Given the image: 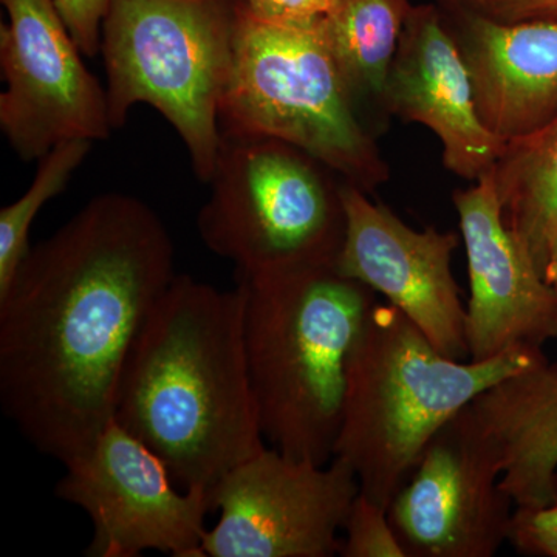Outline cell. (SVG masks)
I'll list each match as a JSON object with an SVG mask.
<instances>
[{
	"mask_svg": "<svg viewBox=\"0 0 557 557\" xmlns=\"http://www.w3.org/2000/svg\"><path fill=\"white\" fill-rule=\"evenodd\" d=\"M175 276L170 231L127 194L94 197L28 249L0 292V405L40 454L65 465L95 445Z\"/></svg>",
	"mask_w": 557,
	"mask_h": 557,
	"instance_id": "cell-1",
	"label": "cell"
},
{
	"mask_svg": "<svg viewBox=\"0 0 557 557\" xmlns=\"http://www.w3.org/2000/svg\"><path fill=\"white\" fill-rule=\"evenodd\" d=\"M247 292L177 274L137 341L115 420L186 490H212L265 449L245 346Z\"/></svg>",
	"mask_w": 557,
	"mask_h": 557,
	"instance_id": "cell-2",
	"label": "cell"
},
{
	"mask_svg": "<svg viewBox=\"0 0 557 557\" xmlns=\"http://www.w3.org/2000/svg\"><path fill=\"white\" fill-rule=\"evenodd\" d=\"M237 282L247 292L245 346L263 437L285 456L330 463L348 361L375 292L335 265Z\"/></svg>",
	"mask_w": 557,
	"mask_h": 557,
	"instance_id": "cell-3",
	"label": "cell"
},
{
	"mask_svg": "<svg viewBox=\"0 0 557 557\" xmlns=\"http://www.w3.org/2000/svg\"><path fill=\"white\" fill-rule=\"evenodd\" d=\"M545 358L518 348L486 361H457L397 307L376 302L348 361L333 458L354 469L362 496L387 509L443 424Z\"/></svg>",
	"mask_w": 557,
	"mask_h": 557,
	"instance_id": "cell-4",
	"label": "cell"
},
{
	"mask_svg": "<svg viewBox=\"0 0 557 557\" xmlns=\"http://www.w3.org/2000/svg\"><path fill=\"white\" fill-rule=\"evenodd\" d=\"M321 17L262 20L234 0L233 65L220 101V132L281 139L361 189L379 182V156L355 115Z\"/></svg>",
	"mask_w": 557,
	"mask_h": 557,
	"instance_id": "cell-5",
	"label": "cell"
},
{
	"mask_svg": "<svg viewBox=\"0 0 557 557\" xmlns=\"http://www.w3.org/2000/svg\"><path fill=\"white\" fill-rule=\"evenodd\" d=\"M233 40L234 0H110L101 53L113 131L134 106L149 104L185 143L196 177L209 183Z\"/></svg>",
	"mask_w": 557,
	"mask_h": 557,
	"instance_id": "cell-6",
	"label": "cell"
},
{
	"mask_svg": "<svg viewBox=\"0 0 557 557\" xmlns=\"http://www.w3.org/2000/svg\"><path fill=\"white\" fill-rule=\"evenodd\" d=\"M324 166L281 139L220 132L197 218L205 247L233 262L237 278L335 265L346 215Z\"/></svg>",
	"mask_w": 557,
	"mask_h": 557,
	"instance_id": "cell-7",
	"label": "cell"
},
{
	"mask_svg": "<svg viewBox=\"0 0 557 557\" xmlns=\"http://www.w3.org/2000/svg\"><path fill=\"white\" fill-rule=\"evenodd\" d=\"M64 468L54 493L90 519L87 556L160 552L203 557L205 520L212 511L208 491H178L166 463L115 418L86 454Z\"/></svg>",
	"mask_w": 557,
	"mask_h": 557,
	"instance_id": "cell-8",
	"label": "cell"
},
{
	"mask_svg": "<svg viewBox=\"0 0 557 557\" xmlns=\"http://www.w3.org/2000/svg\"><path fill=\"white\" fill-rule=\"evenodd\" d=\"M359 494L354 469L339 458L311 463L265 448L212 490L219 520L203 557H333Z\"/></svg>",
	"mask_w": 557,
	"mask_h": 557,
	"instance_id": "cell-9",
	"label": "cell"
},
{
	"mask_svg": "<svg viewBox=\"0 0 557 557\" xmlns=\"http://www.w3.org/2000/svg\"><path fill=\"white\" fill-rule=\"evenodd\" d=\"M0 129L24 161L70 139L112 135L108 94L87 70L54 0H2Z\"/></svg>",
	"mask_w": 557,
	"mask_h": 557,
	"instance_id": "cell-10",
	"label": "cell"
},
{
	"mask_svg": "<svg viewBox=\"0 0 557 557\" xmlns=\"http://www.w3.org/2000/svg\"><path fill=\"white\" fill-rule=\"evenodd\" d=\"M515 509L468 405L428 443L387 515L406 557H493Z\"/></svg>",
	"mask_w": 557,
	"mask_h": 557,
	"instance_id": "cell-11",
	"label": "cell"
},
{
	"mask_svg": "<svg viewBox=\"0 0 557 557\" xmlns=\"http://www.w3.org/2000/svg\"><path fill=\"white\" fill-rule=\"evenodd\" d=\"M341 201L346 233L336 270L381 293L440 354L457 361L469 357L467 309L450 270L456 234L410 228L350 183L341 186Z\"/></svg>",
	"mask_w": 557,
	"mask_h": 557,
	"instance_id": "cell-12",
	"label": "cell"
},
{
	"mask_svg": "<svg viewBox=\"0 0 557 557\" xmlns=\"http://www.w3.org/2000/svg\"><path fill=\"white\" fill-rule=\"evenodd\" d=\"M454 205L471 284L465 322L469 361H486L518 348L542 350L557 338V293L508 228L494 171L474 188L454 194Z\"/></svg>",
	"mask_w": 557,
	"mask_h": 557,
	"instance_id": "cell-13",
	"label": "cell"
},
{
	"mask_svg": "<svg viewBox=\"0 0 557 557\" xmlns=\"http://www.w3.org/2000/svg\"><path fill=\"white\" fill-rule=\"evenodd\" d=\"M383 98L395 115L437 135L443 163L458 177L482 178L507 145L483 126L467 62L432 7L410 10Z\"/></svg>",
	"mask_w": 557,
	"mask_h": 557,
	"instance_id": "cell-14",
	"label": "cell"
},
{
	"mask_svg": "<svg viewBox=\"0 0 557 557\" xmlns=\"http://www.w3.org/2000/svg\"><path fill=\"white\" fill-rule=\"evenodd\" d=\"M483 126L500 141L557 115V21L505 24L474 11L457 40Z\"/></svg>",
	"mask_w": 557,
	"mask_h": 557,
	"instance_id": "cell-15",
	"label": "cell"
},
{
	"mask_svg": "<svg viewBox=\"0 0 557 557\" xmlns=\"http://www.w3.org/2000/svg\"><path fill=\"white\" fill-rule=\"evenodd\" d=\"M469 410L516 508L557 504V364L547 358L487 388Z\"/></svg>",
	"mask_w": 557,
	"mask_h": 557,
	"instance_id": "cell-16",
	"label": "cell"
},
{
	"mask_svg": "<svg viewBox=\"0 0 557 557\" xmlns=\"http://www.w3.org/2000/svg\"><path fill=\"white\" fill-rule=\"evenodd\" d=\"M493 171L505 222L545 276L557 244V115L507 143Z\"/></svg>",
	"mask_w": 557,
	"mask_h": 557,
	"instance_id": "cell-17",
	"label": "cell"
},
{
	"mask_svg": "<svg viewBox=\"0 0 557 557\" xmlns=\"http://www.w3.org/2000/svg\"><path fill=\"white\" fill-rule=\"evenodd\" d=\"M410 10L409 0H332L322 28L351 98L384 97Z\"/></svg>",
	"mask_w": 557,
	"mask_h": 557,
	"instance_id": "cell-18",
	"label": "cell"
},
{
	"mask_svg": "<svg viewBox=\"0 0 557 557\" xmlns=\"http://www.w3.org/2000/svg\"><path fill=\"white\" fill-rule=\"evenodd\" d=\"M90 146L91 141L87 139H70L54 146L38 160V171L27 193L0 209V292L9 287L30 249L28 234L40 208L67 188L70 178L86 160Z\"/></svg>",
	"mask_w": 557,
	"mask_h": 557,
	"instance_id": "cell-19",
	"label": "cell"
},
{
	"mask_svg": "<svg viewBox=\"0 0 557 557\" xmlns=\"http://www.w3.org/2000/svg\"><path fill=\"white\" fill-rule=\"evenodd\" d=\"M343 557H406L387 509L362 496L355 498L344 525Z\"/></svg>",
	"mask_w": 557,
	"mask_h": 557,
	"instance_id": "cell-20",
	"label": "cell"
},
{
	"mask_svg": "<svg viewBox=\"0 0 557 557\" xmlns=\"http://www.w3.org/2000/svg\"><path fill=\"white\" fill-rule=\"evenodd\" d=\"M508 542L523 556L557 557V504L516 508Z\"/></svg>",
	"mask_w": 557,
	"mask_h": 557,
	"instance_id": "cell-21",
	"label": "cell"
},
{
	"mask_svg": "<svg viewBox=\"0 0 557 557\" xmlns=\"http://www.w3.org/2000/svg\"><path fill=\"white\" fill-rule=\"evenodd\" d=\"M110 0H54L62 21L84 57L101 53L102 22Z\"/></svg>",
	"mask_w": 557,
	"mask_h": 557,
	"instance_id": "cell-22",
	"label": "cell"
},
{
	"mask_svg": "<svg viewBox=\"0 0 557 557\" xmlns=\"http://www.w3.org/2000/svg\"><path fill=\"white\" fill-rule=\"evenodd\" d=\"M472 7L491 20L505 24L557 21V0H479Z\"/></svg>",
	"mask_w": 557,
	"mask_h": 557,
	"instance_id": "cell-23",
	"label": "cell"
},
{
	"mask_svg": "<svg viewBox=\"0 0 557 557\" xmlns=\"http://www.w3.org/2000/svg\"><path fill=\"white\" fill-rule=\"evenodd\" d=\"M262 20L311 21L327 13L332 0H237Z\"/></svg>",
	"mask_w": 557,
	"mask_h": 557,
	"instance_id": "cell-24",
	"label": "cell"
},
{
	"mask_svg": "<svg viewBox=\"0 0 557 557\" xmlns=\"http://www.w3.org/2000/svg\"><path fill=\"white\" fill-rule=\"evenodd\" d=\"M545 278H547L548 284L553 285L557 293V244L555 249H553L552 256H549Z\"/></svg>",
	"mask_w": 557,
	"mask_h": 557,
	"instance_id": "cell-25",
	"label": "cell"
},
{
	"mask_svg": "<svg viewBox=\"0 0 557 557\" xmlns=\"http://www.w3.org/2000/svg\"><path fill=\"white\" fill-rule=\"evenodd\" d=\"M468 3H471V5H474V3H478L479 0H467Z\"/></svg>",
	"mask_w": 557,
	"mask_h": 557,
	"instance_id": "cell-26",
	"label": "cell"
}]
</instances>
